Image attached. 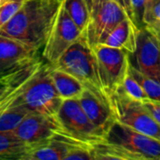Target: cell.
<instances>
[{
	"label": "cell",
	"mask_w": 160,
	"mask_h": 160,
	"mask_svg": "<svg viewBox=\"0 0 160 160\" xmlns=\"http://www.w3.org/2000/svg\"><path fill=\"white\" fill-rule=\"evenodd\" d=\"M62 0H24L0 35L17 39L38 51L43 47Z\"/></svg>",
	"instance_id": "6da1fadb"
},
{
	"label": "cell",
	"mask_w": 160,
	"mask_h": 160,
	"mask_svg": "<svg viewBox=\"0 0 160 160\" xmlns=\"http://www.w3.org/2000/svg\"><path fill=\"white\" fill-rule=\"evenodd\" d=\"M51 65L69 73L78 79L86 89L110 103V98L100 80L96 54L84 38L83 33L55 63Z\"/></svg>",
	"instance_id": "7a4b0ae2"
},
{
	"label": "cell",
	"mask_w": 160,
	"mask_h": 160,
	"mask_svg": "<svg viewBox=\"0 0 160 160\" xmlns=\"http://www.w3.org/2000/svg\"><path fill=\"white\" fill-rule=\"evenodd\" d=\"M16 101L30 112L56 118L63 102L49 72V64L42 62L27 79Z\"/></svg>",
	"instance_id": "3957f363"
},
{
	"label": "cell",
	"mask_w": 160,
	"mask_h": 160,
	"mask_svg": "<svg viewBox=\"0 0 160 160\" xmlns=\"http://www.w3.org/2000/svg\"><path fill=\"white\" fill-rule=\"evenodd\" d=\"M56 120L62 133L78 142L93 146L105 141V136L90 121L78 98L64 99Z\"/></svg>",
	"instance_id": "277c9868"
},
{
	"label": "cell",
	"mask_w": 160,
	"mask_h": 160,
	"mask_svg": "<svg viewBox=\"0 0 160 160\" xmlns=\"http://www.w3.org/2000/svg\"><path fill=\"white\" fill-rule=\"evenodd\" d=\"M110 103L117 122L160 141V124L142 102L134 100L117 90L110 97Z\"/></svg>",
	"instance_id": "5b68a950"
},
{
	"label": "cell",
	"mask_w": 160,
	"mask_h": 160,
	"mask_svg": "<svg viewBox=\"0 0 160 160\" xmlns=\"http://www.w3.org/2000/svg\"><path fill=\"white\" fill-rule=\"evenodd\" d=\"M105 142L126 150L130 160H160V141L117 121L107 132Z\"/></svg>",
	"instance_id": "8992f818"
},
{
	"label": "cell",
	"mask_w": 160,
	"mask_h": 160,
	"mask_svg": "<svg viewBox=\"0 0 160 160\" xmlns=\"http://www.w3.org/2000/svg\"><path fill=\"white\" fill-rule=\"evenodd\" d=\"M96 54L102 85L110 97L121 86L129 67V52L99 43L92 47Z\"/></svg>",
	"instance_id": "52a82bcc"
},
{
	"label": "cell",
	"mask_w": 160,
	"mask_h": 160,
	"mask_svg": "<svg viewBox=\"0 0 160 160\" xmlns=\"http://www.w3.org/2000/svg\"><path fill=\"white\" fill-rule=\"evenodd\" d=\"M64 8L63 2L43 45L42 55L49 64L55 63L61 55L82 35Z\"/></svg>",
	"instance_id": "ba28073f"
},
{
	"label": "cell",
	"mask_w": 160,
	"mask_h": 160,
	"mask_svg": "<svg viewBox=\"0 0 160 160\" xmlns=\"http://www.w3.org/2000/svg\"><path fill=\"white\" fill-rule=\"evenodd\" d=\"M126 18L128 16L118 3L105 0L91 12L83 36L91 47L102 43L109 33Z\"/></svg>",
	"instance_id": "9c48e42d"
},
{
	"label": "cell",
	"mask_w": 160,
	"mask_h": 160,
	"mask_svg": "<svg viewBox=\"0 0 160 160\" xmlns=\"http://www.w3.org/2000/svg\"><path fill=\"white\" fill-rule=\"evenodd\" d=\"M129 63L142 74L160 82V44L145 28L139 30L136 50L129 53Z\"/></svg>",
	"instance_id": "30bf717a"
},
{
	"label": "cell",
	"mask_w": 160,
	"mask_h": 160,
	"mask_svg": "<svg viewBox=\"0 0 160 160\" xmlns=\"http://www.w3.org/2000/svg\"><path fill=\"white\" fill-rule=\"evenodd\" d=\"M13 132L22 142L32 147L53 138L62 130L56 118L29 112Z\"/></svg>",
	"instance_id": "8fae6325"
},
{
	"label": "cell",
	"mask_w": 160,
	"mask_h": 160,
	"mask_svg": "<svg viewBox=\"0 0 160 160\" xmlns=\"http://www.w3.org/2000/svg\"><path fill=\"white\" fill-rule=\"evenodd\" d=\"M38 50L0 35V76L15 72L38 60Z\"/></svg>",
	"instance_id": "7c38bea8"
},
{
	"label": "cell",
	"mask_w": 160,
	"mask_h": 160,
	"mask_svg": "<svg viewBox=\"0 0 160 160\" xmlns=\"http://www.w3.org/2000/svg\"><path fill=\"white\" fill-rule=\"evenodd\" d=\"M78 100L90 121L106 136L109 129L116 121L110 103L86 88Z\"/></svg>",
	"instance_id": "4fadbf2b"
},
{
	"label": "cell",
	"mask_w": 160,
	"mask_h": 160,
	"mask_svg": "<svg viewBox=\"0 0 160 160\" xmlns=\"http://www.w3.org/2000/svg\"><path fill=\"white\" fill-rule=\"evenodd\" d=\"M139 30L140 29L131 19L126 18L109 33L102 41V44L123 49L129 53H132L136 50Z\"/></svg>",
	"instance_id": "5bb4252c"
},
{
	"label": "cell",
	"mask_w": 160,
	"mask_h": 160,
	"mask_svg": "<svg viewBox=\"0 0 160 160\" xmlns=\"http://www.w3.org/2000/svg\"><path fill=\"white\" fill-rule=\"evenodd\" d=\"M49 72L53 84L63 100L79 98L85 89V86L78 79L51 64H49Z\"/></svg>",
	"instance_id": "9a60e30c"
},
{
	"label": "cell",
	"mask_w": 160,
	"mask_h": 160,
	"mask_svg": "<svg viewBox=\"0 0 160 160\" xmlns=\"http://www.w3.org/2000/svg\"><path fill=\"white\" fill-rule=\"evenodd\" d=\"M29 149L13 131L0 132V160H25Z\"/></svg>",
	"instance_id": "2e32d148"
},
{
	"label": "cell",
	"mask_w": 160,
	"mask_h": 160,
	"mask_svg": "<svg viewBox=\"0 0 160 160\" xmlns=\"http://www.w3.org/2000/svg\"><path fill=\"white\" fill-rule=\"evenodd\" d=\"M16 99L11 105L0 112V132L14 131L22 119L30 112L25 107L18 103Z\"/></svg>",
	"instance_id": "e0dca14e"
},
{
	"label": "cell",
	"mask_w": 160,
	"mask_h": 160,
	"mask_svg": "<svg viewBox=\"0 0 160 160\" xmlns=\"http://www.w3.org/2000/svg\"><path fill=\"white\" fill-rule=\"evenodd\" d=\"M62 2L69 17L83 32L90 20V11L85 0H62Z\"/></svg>",
	"instance_id": "ac0fdd59"
},
{
	"label": "cell",
	"mask_w": 160,
	"mask_h": 160,
	"mask_svg": "<svg viewBox=\"0 0 160 160\" xmlns=\"http://www.w3.org/2000/svg\"><path fill=\"white\" fill-rule=\"evenodd\" d=\"M128 72L141 84V86L148 96L149 100L160 102V82L151 77L142 74L133 66H131L130 63L128 67Z\"/></svg>",
	"instance_id": "d6986e66"
},
{
	"label": "cell",
	"mask_w": 160,
	"mask_h": 160,
	"mask_svg": "<svg viewBox=\"0 0 160 160\" xmlns=\"http://www.w3.org/2000/svg\"><path fill=\"white\" fill-rule=\"evenodd\" d=\"M39 63L29 73H27L22 79H20L19 81L15 82L14 83H12L11 85H9L8 87H7L5 90H3L0 93V112H3L5 109H7L9 105H11L13 103V101L18 98L20 93L22 92V88H23L27 79L33 73V71L37 68V67L39 65Z\"/></svg>",
	"instance_id": "ffe728a7"
},
{
	"label": "cell",
	"mask_w": 160,
	"mask_h": 160,
	"mask_svg": "<svg viewBox=\"0 0 160 160\" xmlns=\"http://www.w3.org/2000/svg\"><path fill=\"white\" fill-rule=\"evenodd\" d=\"M117 90L121 91L128 98L137 101L144 102V101L149 100L148 96L146 95V93L144 92L141 84L133 78V76L129 72H128L121 86Z\"/></svg>",
	"instance_id": "44dd1931"
},
{
	"label": "cell",
	"mask_w": 160,
	"mask_h": 160,
	"mask_svg": "<svg viewBox=\"0 0 160 160\" xmlns=\"http://www.w3.org/2000/svg\"><path fill=\"white\" fill-rule=\"evenodd\" d=\"M24 0H7L0 5V29L15 15Z\"/></svg>",
	"instance_id": "7402d4cb"
},
{
	"label": "cell",
	"mask_w": 160,
	"mask_h": 160,
	"mask_svg": "<svg viewBox=\"0 0 160 160\" xmlns=\"http://www.w3.org/2000/svg\"><path fill=\"white\" fill-rule=\"evenodd\" d=\"M39 62L40 61L38 60L35 63H33V64H31V65L23 68H21V69H19V70H17L15 72H12V73H8V74L0 76V93L3 90H5L7 87H8L12 83H14L15 82L19 81L20 79H22L27 73H29Z\"/></svg>",
	"instance_id": "603a6c76"
},
{
	"label": "cell",
	"mask_w": 160,
	"mask_h": 160,
	"mask_svg": "<svg viewBox=\"0 0 160 160\" xmlns=\"http://www.w3.org/2000/svg\"><path fill=\"white\" fill-rule=\"evenodd\" d=\"M147 0H130L134 22L139 29L144 28V12Z\"/></svg>",
	"instance_id": "cb8c5ba5"
},
{
	"label": "cell",
	"mask_w": 160,
	"mask_h": 160,
	"mask_svg": "<svg viewBox=\"0 0 160 160\" xmlns=\"http://www.w3.org/2000/svg\"><path fill=\"white\" fill-rule=\"evenodd\" d=\"M157 20L160 21V0H147L144 12V24L146 25Z\"/></svg>",
	"instance_id": "d4e9b609"
},
{
	"label": "cell",
	"mask_w": 160,
	"mask_h": 160,
	"mask_svg": "<svg viewBox=\"0 0 160 160\" xmlns=\"http://www.w3.org/2000/svg\"><path fill=\"white\" fill-rule=\"evenodd\" d=\"M145 109L152 114V116L160 124V102L147 100L142 102Z\"/></svg>",
	"instance_id": "484cf974"
},
{
	"label": "cell",
	"mask_w": 160,
	"mask_h": 160,
	"mask_svg": "<svg viewBox=\"0 0 160 160\" xmlns=\"http://www.w3.org/2000/svg\"><path fill=\"white\" fill-rule=\"evenodd\" d=\"M145 29H147L154 37L158 41L160 44V21H153L149 23H147L144 27Z\"/></svg>",
	"instance_id": "4316f807"
},
{
	"label": "cell",
	"mask_w": 160,
	"mask_h": 160,
	"mask_svg": "<svg viewBox=\"0 0 160 160\" xmlns=\"http://www.w3.org/2000/svg\"><path fill=\"white\" fill-rule=\"evenodd\" d=\"M103 1H105V0H98V5H97V7L101 3V2H103ZM112 1H114V2H116V3H118L124 9H125V11L127 12V14H128V18L129 19H131L133 22H134V19H133V14H132V10H131V6H130V0H112ZM96 7V8H97ZM94 8V9H95ZM135 23V22H134Z\"/></svg>",
	"instance_id": "83f0119b"
},
{
	"label": "cell",
	"mask_w": 160,
	"mask_h": 160,
	"mask_svg": "<svg viewBox=\"0 0 160 160\" xmlns=\"http://www.w3.org/2000/svg\"><path fill=\"white\" fill-rule=\"evenodd\" d=\"M98 0H85L86 4H87V6H88V8H89L90 14H91V12L94 10V8L97 7V5H98Z\"/></svg>",
	"instance_id": "f1b7e54d"
},
{
	"label": "cell",
	"mask_w": 160,
	"mask_h": 160,
	"mask_svg": "<svg viewBox=\"0 0 160 160\" xmlns=\"http://www.w3.org/2000/svg\"><path fill=\"white\" fill-rule=\"evenodd\" d=\"M5 1H7V0H0V5H1V4H3Z\"/></svg>",
	"instance_id": "f546056e"
}]
</instances>
